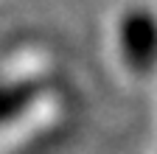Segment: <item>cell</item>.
<instances>
[{
    "label": "cell",
    "instance_id": "cell-1",
    "mask_svg": "<svg viewBox=\"0 0 157 154\" xmlns=\"http://www.w3.org/2000/svg\"><path fill=\"white\" fill-rule=\"evenodd\" d=\"M109 53L126 81L151 87L157 81V3H129L112 20Z\"/></svg>",
    "mask_w": 157,
    "mask_h": 154
},
{
    "label": "cell",
    "instance_id": "cell-2",
    "mask_svg": "<svg viewBox=\"0 0 157 154\" xmlns=\"http://www.w3.org/2000/svg\"><path fill=\"white\" fill-rule=\"evenodd\" d=\"M154 154H157V148H154Z\"/></svg>",
    "mask_w": 157,
    "mask_h": 154
}]
</instances>
